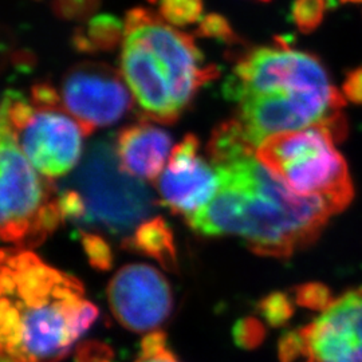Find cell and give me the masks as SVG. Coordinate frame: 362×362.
I'll use <instances>...</instances> for the list:
<instances>
[{
    "label": "cell",
    "mask_w": 362,
    "mask_h": 362,
    "mask_svg": "<svg viewBox=\"0 0 362 362\" xmlns=\"http://www.w3.org/2000/svg\"><path fill=\"white\" fill-rule=\"evenodd\" d=\"M299 356H306V344L300 332H291L282 337L279 342V358L282 362H293Z\"/></svg>",
    "instance_id": "cell-25"
},
{
    "label": "cell",
    "mask_w": 362,
    "mask_h": 362,
    "mask_svg": "<svg viewBox=\"0 0 362 362\" xmlns=\"http://www.w3.org/2000/svg\"><path fill=\"white\" fill-rule=\"evenodd\" d=\"M199 140L188 134L172 148L167 167L156 180L163 203L185 218L207 207L219 191V176L199 153Z\"/></svg>",
    "instance_id": "cell-11"
},
{
    "label": "cell",
    "mask_w": 362,
    "mask_h": 362,
    "mask_svg": "<svg viewBox=\"0 0 362 362\" xmlns=\"http://www.w3.org/2000/svg\"><path fill=\"white\" fill-rule=\"evenodd\" d=\"M342 94L350 103L362 105V65L346 74L342 85Z\"/></svg>",
    "instance_id": "cell-27"
},
{
    "label": "cell",
    "mask_w": 362,
    "mask_h": 362,
    "mask_svg": "<svg viewBox=\"0 0 362 362\" xmlns=\"http://www.w3.org/2000/svg\"><path fill=\"white\" fill-rule=\"evenodd\" d=\"M258 1H262V3H269V1H272V0H258Z\"/></svg>",
    "instance_id": "cell-30"
},
{
    "label": "cell",
    "mask_w": 362,
    "mask_h": 362,
    "mask_svg": "<svg viewBox=\"0 0 362 362\" xmlns=\"http://www.w3.org/2000/svg\"><path fill=\"white\" fill-rule=\"evenodd\" d=\"M31 104L40 107H64L62 98L49 83H38L33 88Z\"/></svg>",
    "instance_id": "cell-26"
},
{
    "label": "cell",
    "mask_w": 362,
    "mask_h": 362,
    "mask_svg": "<svg viewBox=\"0 0 362 362\" xmlns=\"http://www.w3.org/2000/svg\"><path fill=\"white\" fill-rule=\"evenodd\" d=\"M327 10V0H294L291 19L303 34H311L322 25Z\"/></svg>",
    "instance_id": "cell-17"
},
{
    "label": "cell",
    "mask_w": 362,
    "mask_h": 362,
    "mask_svg": "<svg viewBox=\"0 0 362 362\" xmlns=\"http://www.w3.org/2000/svg\"><path fill=\"white\" fill-rule=\"evenodd\" d=\"M81 240L91 264L98 270H109L113 263V255L107 242L95 233H82Z\"/></svg>",
    "instance_id": "cell-22"
},
{
    "label": "cell",
    "mask_w": 362,
    "mask_h": 362,
    "mask_svg": "<svg viewBox=\"0 0 362 362\" xmlns=\"http://www.w3.org/2000/svg\"><path fill=\"white\" fill-rule=\"evenodd\" d=\"M259 310L267 321V324L272 327H279L285 325L294 313L290 298L281 293H275L264 298L259 305Z\"/></svg>",
    "instance_id": "cell-19"
},
{
    "label": "cell",
    "mask_w": 362,
    "mask_h": 362,
    "mask_svg": "<svg viewBox=\"0 0 362 362\" xmlns=\"http://www.w3.org/2000/svg\"><path fill=\"white\" fill-rule=\"evenodd\" d=\"M196 34L202 38L216 39L227 45H235L240 42L230 22L219 13H208L203 16Z\"/></svg>",
    "instance_id": "cell-18"
},
{
    "label": "cell",
    "mask_w": 362,
    "mask_h": 362,
    "mask_svg": "<svg viewBox=\"0 0 362 362\" xmlns=\"http://www.w3.org/2000/svg\"><path fill=\"white\" fill-rule=\"evenodd\" d=\"M342 3H350V4H358L362 3V0H341Z\"/></svg>",
    "instance_id": "cell-29"
},
{
    "label": "cell",
    "mask_w": 362,
    "mask_h": 362,
    "mask_svg": "<svg viewBox=\"0 0 362 362\" xmlns=\"http://www.w3.org/2000/svg\"><path fill=\"white\" fill-rule=\"evenodd\" d=\"M127 82L110 66L83 62L71 67L62 83V104L85 136L116 124L128 113L133 98Z\"/></svg>",
    "instance_id": "cell-9"
},
{
    "label": "cell",
    "mask_w": 362,
    "mask_h": 362,
    "mask_svg": "<svg viewBox=\"0 0 362 362\" xmlns=\"http://www.w3.org/2000/svg\"><path fill=\"white\" fill-rule=\"evenodd\" d=\"M233 337L239 346L245 349H254L263 341L264 329L258 320L245 318L235 326Z\"/></svg>",
    "instance_id": "cell-24"
},
{
    "label": "cell",
    "mask_w": 362,
    "mask_h": 362,
    "mask_svg": "<svg viewBox=\"0 0 362 362\" xmlns=\"http://www.w3.org/2000/svg\"><path fill=\"white\" fill-rule=\"evenodd\" d=\"M125 35L121 21L113 15H95L86 27H78L73 35V43L78 52H110L116 49Z\"/></svg>",
    "instance_id": "cell-15"
},
{
    "label": "cell",
    "mask_w": 362,
    "mask_h": 362,
    "mask_svg": "<svg viewBox=\"0 0 362 362\" xmlns=\"http://www.w3.org/2000/svg\"><path fill=\"white\" fill-rule=\"evenodd\" d=\"M107 299L118 322L136 333L164 324L173 305L167 279L148 264L122 267L109 284Z\"/></svg>",
    "instance_id": "cell-10"
},
{
    "label": "cell",
    "mask_w": 362,
    "mask_h": 362,
    "mask_svg": "<svg viewBox=\"0 0 362 362\" xmlns=\"http://www.w3.org/2000/svg\"><path fill=\"white\" fill-rule=\"evenodd\" d=\"M1 125L42 176H64L79 163L85 134L64 107H40L16 91H6Z\"/></svg>",
    "instance_id": "cell-7"
},
{
    "label": "cell",
    "mask_w": 362,
    "mask_h": 362,
    "mask_svg": "<svg viewBox=\"0 0 362 362\" xmlns=\"http://www.w3.org/2000/svg\"><path fill=\"white\" fill-rule=\"evenodd\" d=\"M74 187L86 209L82 223L107 233H132L155 212L153 194L122 169L116 148L104 140L91 144L76 172Z\"/></svg>",
    "instance_id": "cell-6"
},
{
    "label": "cell",
    "mask_w": 362,
    "mask_h": 362,
    "mask_svg": "<svg viewBox=\"0 0 362 362\" xmlns=\"http://www.w3.org/2000/svg\"><path fill=\"white\" fill-rule=\"evenodd\" d=\"M342 134L329 125H314L272 136L257 155L294 192L321 197L337 214L354 194L346 161L334 145Z\"/></svg>",
    "instance_id": "cell-4"
},
{
    "label": "cell",
    "mask_w": 362,
    "mask_h": 362,
    "mask_svg": "<svg viewBox=\"0 0 362 362\" xmlns=\"http://www.w3.org/2000/svg\"><path fill=\"white\" fill-rule=\"evenodd\" d=\"M296 298H297L298 305L311 310L320 311L326 310L334 300L330 290L321 284L299 286Z\"/></svg>",
    "instance_id": "cell-23"
},
{
    "label": "cell",
    "mask_w": 362,
    "mask_h": 362,
    "mask_svg": "<svg viewBox=\"0 0 362 362\" xmlns=\"http://www.w3.org/2000/svg\"><path fill=\"white\" fill-rule=\"evenodd\" d=\"M0 362H22L19 358L13 357L11 354H7V353H1V360Z\"/></svg>",
    "instance_id": "cell-28"
},
{
    "label": "cell",
    "mask_w": 362,
    "mask_h": 362,
    "mask_svg": "<svg viewBox=\"0 0 362 362\" xmlns=\"http://www.w3.org/2000/svg\"><path fill=\"white\" fill-rule=\"evenodd\" d=\"M0 346L22 362H58L97 320L77 278L28 250L0 259Z\"/></svg>",
    "instance_id": "cell-3"
},
{
    "label": "cell",
    "mask_w": 362,
    "mask_h": 362,
    "mask_svg": "<svg viewBox=\"0 0 362 362\" xmlns=\"http://www.w3.org/2000/svg\"><path fill=\"white\" fill-rule=\"evenodd\" d=\"M160 15L172 26L194 25L203 18V0H161Z\"/></svg>",
    "instance_id": "cell-16"
},
{
    "label": "cell",
    "mask_w": 362,
    "mask_h": 362,
    "mask_svg": "<svg viewBox=\"0 0 362 362\" xmlns=\"http://www.w3.org/2000/svg\"><path fill=\"white\" fill-rule=\"evenodd\" d=\"M172 140L165 130L140 122L121 130L116 153L119 164L133 177L157 180L167 167Z\"/></svg>",
    "instance_id": "cell-13"
},
{
    "label": "cell",
    "mask_w": 362,
    "mask_h": 362,
    "mask_svg": "<svg viewBox=\"0 0 362 362\" xmlns=\"http://www.w3.org/2000/svg\"><path fill=\"white\" fill-rule=\"evenodd\" d=\"M257 151L236 118L219 125L208 143L219 191L185 220L194 233L238 236L255 254L287 258L311 243L336 211L321 197L294 192Z\"/></svg>",
    "instance_id": "cell-1"
},
{
    "label": "cell",
    "mask_w": 362,
    "mask_h": 362,
    "mask_svg": "<svg viewBox=\"0 0 362 362\" xmlns=\"http://www.w3.org/2000/svg\"><path fill=\"white\" fill-rule=\"evenodd\" d=\"M119 66L121 76L145 118L172 124L188 106L172 64L143 39L125 33Z\"/></svg>",
    "instance_id": "cell-8"
},
{
    "label": "cell",
    "mask_w": 362,
    "mask_h": 362,
    "mask_svg": "<svg viewBox=\"0 0 362 362\" xmlns=\"http://www.w3.org/2000/svg\"><path fill=\"white\" fill-rule=\"evenodd\" d=\"M299 332L309 362H362V288L334 299Z\"/></svg>",
    "instance_id": "cell-12"
},
{
    "label": "cell",
    "mask_w": 362,
    "mask_h": 362,
    "mask_svg": "<svg viewBox=\"0 0 362 362\" xmlns=\"http://www.w3.org/2000/svg\"><path fill=\"white\" fill-rule=\"evenodd\" d=\"M0 233L13 248L40 245L62 223L61 194L23 155L11 132L1 125Z\"/></svg>",
    "instance_id": "cell-5"
},
{
    "label": "cell",
    "mask_w": 362,
    "mask_h": 362,
    "mask_svg": "<svg viewBox=\"0 0 362 362\" xmlns=\"http://www.w3.org/2000/svg\"><path fill=\"white\" fill-rule=\"evenodd\" d=\"M149 3H156V1H158V0H148Z\"/></svg>",
    "instance_id": "cell-31"
},
{
    "label": "cell",
    "mask_w": 362,
    "mask_h": 362,
    "mask_svg": "<svg viewBox=\"0 0 362 362\" xmlns=\"http://www.w3.org/2000/svg\"><path fill=\"white\" fill-rule=\"evenodd\" d=\"M127 247L158 260L165 269L177 264L173 235L167 223L160 218L146 220L127 240Z\"/></svg>",
    "instance_id": "cell-14"
},
{
    "label": "cell",
    "mask_w": 362,
    "mask_h": 362,
    "mask_svg": "<svg viewBox=\"0 0 362 362\" xmlns=\"http://www.w3.org/2000/svg\"><path fill=\"white\" fill-rule=\"evenodd\" d=\"M136 362H180L167 346V337L163 332H153L141 342V353Z\"/></svg>",
    "instance_id": "cell-20"
},
{
    "label": "cell",
    "mask_w": 362,
    "mask_h": 362,
    "mask_svg": "<svg viewBox=\"0 0 362 362\" xmlns=\"http://www.w3.org/2000/svg\"><path fill=\"white\" fill-rule=\"evenodd\" d=\"M224 94L238 103V121L259 148L276 134L329 125L344 133L345 97L318 57L296 50L284 38L247 52Z\"/></svg>",
    "instance_id": "cell-2"
},
{
    "label": "cell",
    "mask_w": 362,
    "mask_h": 362,
    "mask_svg": "<svg viewBox=\"0 0 362 362\" xmlns=\"http://www.w3.org/2000/svg\"><path fill=\"white\" fill-rule=\"evenodd\" d=\"M100 7V0H54L52 11L65 21H86Z\"/></svg>",
    "instance_id": "cell-21"
}]
</instances>
